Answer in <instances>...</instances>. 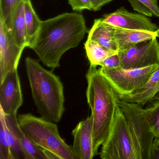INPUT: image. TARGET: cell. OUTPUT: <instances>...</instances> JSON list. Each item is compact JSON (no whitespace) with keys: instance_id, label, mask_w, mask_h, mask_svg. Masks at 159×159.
<instances>
[{"instance_id":"2e32d148","label":"cell","mask_w":159,"mask_h":159,"mask_svg":"<svg viewBox=\"0 0 159 159\" xmlns=\"http://www.w3.org/2000/svg\"><path fill=\"white\" fill-rule=\"evenodd\" d=\"M25 2L24 1L20 2L16 5L13 14L10 30L16 44L23 49L27 47Z\"/></svg>"},{"instance_id":"3957f363","label":"cell","mask_w":159,"mask_h":159,"mask_svg":"<svg viewBox=\"0 0 159 159\" xmlns=\"http://www.w3.org/2000/svg\"><path fill=\"white\" fill-rule=\"evenodd\" d=\"M25 62L37 111L47 120L59 122L65 111L64 86L60 78L32 57H27Z\"/></svg>"},{"instance_id":"ffe728a7","label":"cell","mask_w":159,"mask_h":159,"mask_svg":"<svg viewBox=\"0 0 159 159\" xmlns=\"http://www.w3.org/2000/svg\"><path fill=\"white\" fill-rule=\"evenodd\" d=\"M18 131L24 159H46L43 149L32 143L24 134L20 127H19Z\"/></svg>"},{"instance_id":"8992f818","label":"cell","mask_w":159,"mask_h":159,"mask_svg":"<svg viewBox=\"0 0 159 159\" xmlns=\"http://www.w3.org/2000/svg\"><path fill=\"white\" fill-rule=\"evenodd\" d=\"M100 157L102 159H139L129 126L120 107L109 134L102 145Z\"/></svg>"},{"instance_id":"4316f807","label":"cell","mask_w":159,"mask_h":159,"mask_svg":"<svg viewBox=\"0 0 159 159\" xmlns=\"http://www.w3.org/2000/svg\"><path fill=\"white\" fill-rule=\"evenodd\" d=\"M113 0H91L92 3V11H98L101 10L102 7Z\"/></svg>"},{"instance_id":"4fadbf2b","label":"cell","mask_w":159,"mask_h":159,"mask_svg":"<svg viewBox=\"0 0 159 159\" xmlns=\"http://www.w3.org/2000/svg\"><path fill=\"white\" fill-rule=\"evenodd\" d=\"M157 38V33L115 27L114 40L118 52L129 49L136 44Z\"/></svg>"},{"instance_id":"44dd1931","label":"cell","mask_w":159,"mask_h":159,"mask_svg":"<svg viewBox=\"0 0 159 159\" xmlns=\"http://www.w3.org/2000/svg\"><path fill=\"white\" fill-rule=\"evenodd\" d=\"M158 0H128L134 11L148 17L159 18Z\"/></svg>"},{"instance_id":"e0dca14e","label":"cell","mask_w":159,"mask_h":159,"mask_svg":"<svg viewBox=\"0 0 159 159\" xmlns=\"http://www.w3.org/2000/svg\"><path fill=\"white\" fill-rule=\"evenodd\" d=\"M7 136L13 159H24L16 114L6 115Z\"/></svg>"},{"instance_id":"9a60e30c","label":"cell","mask_w":159,"mask_h":159,"mask_svg":"<svg viewBox=\"0 0 159 159\" xmlns=\"http://www.w3.org/2000/svg\"><path fill=\"white\" fill-rule=\"evenodd\" d=\"M114 31L115 27L104 22L102 18L96 19L88 32L87 39L109 50L118 51L114 42Z\"/></svg>"},{"instance_id":"7c38bea8","label":"cell","mask_w":159,"mask_h":159,"mask_svg":"<svg viewBox=\"0 0 159 159\" xmlns=\"http://www.w3.org/2000/svg\"><path fill=\"white\" fill-rule=\"evenodd\" d=\"M72 151L77 159H92L96 156L93 145V123L92 116L81 121L72 130Z\"/></svg>"},{"instance_id":"83f0119b","label":"cell","mask_w":159,"mask_h":159,"mask_svg":"<svg viewBox=\"0 0 159 159\" xmlns=\"http://www.w3.org/2000/svg\"><path fill=\"white\" fill-rule=\"evenodd\" d=\"M151 159H159V148L153 146L151 154Z\"/></svg>"},{"instance_id":"f546056e","label":"cell","mask_w":159,"mask_h":159,"mask_svg":"<svg viewBox=\"0 0 159 159\" xmlns=\"http://www.w3.org/2000/svg\"><path fill=\"white\" fill-rule=\"evenodd\" d=\"M157 37H158V38H159V29H158V30H157Z\"/></svg>"},{"instance_id":"603a6c76","label":"cell","mask_w":159,"mask_h":159,"mask_svg":"<svg viewBox=\"0 0 159 159\" xmlns=\"http://www.w3.org/2000/svg\"><path fill=\"white\" fill-rule=\"evenodd\" d=\"M6 115L0 108V159H13L7 136Z\"/></svg>"},{"instance_id":"7402d4cb","label":"cell","mask_w":159,"mask_h":159,"mask_svg":"<svg viewBox=\"0 0 159 159\" xmlns=\"http://www.w3.org/2000/svg\"><path fill=\"white\" fill-rule=\"evenodd\" d=\"M155 138L159 137V93L144 107Z\"/></svg>"},{"instance_id":"277c9868","label":"cell","mask_w":159,"mask_h":159,"mask_svg":"<svg viewBox=\"0 0 159 159\" xmlns=\"http://www.w3.org/2000/svg\"><path fill=\"white\" fill-rule=\"evenodd\" d=\"M17 121L23 133L35 145L52 152L59 159H77L72 147L60 136L56 123L31 113L19 114Z\"/></svg>"},{"instance_id":"8fae6325","label":"cell","mask_w":159,"mask_h":159,"mask_svg":"<svg viewBox=\"0 0 159 159\" xmlns=\"http://www.w3.org/2000/svg\"><path fill=\"white\" fill-rule=\"evenodd\" d=\"M23 97L17 70L10 71L0 82V108L6 115L16 114Z\"/></svg>"},{"instance_id":"9c48e42d","label":"cell","mask_w":159,"mask_h":159,"mask_svg":"<svg viewBox=\"0 0 159 159\" xmlns=\"http://www.w3.org/2000/svg\"><path fill=\"white\" fill-rule=\"evenodd\" d=\"M24 50L16 44L11 32L0 18V82L10 71L17 70Z\"/></svg>"},{"instance_id":"f1b7e54d","label":"cell","mask_w":159,"mask_h":159,"mask_svg":"<svg viewBox=\"0 0 159 159\" xmlns=\"http://www.w3.org/2000/svg\"><path fill=\"white\" fill-rule=\"evenodd\" d=\"M153 146L159 148V137L155 138L153 141Z\"/></svg>"},{"instance_id":"d4e9b609","label":"cell","mask_w":159,"mask_h":159,"mask_svg":"<svg viewBox=\"0 0 159 159\" xmlns=\"http://www.w3.org/2000/svg\"><path fill=\"white\" fill-rule=\"evenodd\" d=\"M72 10L77 12H80L84 10L92 11L91 0H68Z\"/></svg>"},{"instance_id":"7a4b0ae2","label":"cell","mask_w":159,"mask_h":159,"mask_svg":"<svg viewBox=\"0 0 159 159\" xmlns=\"http://www.w3.org/2000/svg\"><path fill=\"white\" fill-rule=\"evenodd\" d=\"M97 66L90 65L86 74V98L93 118V145L95 155L109 134L120 100L112 85Z\"/></svg>"},{"instance_id":"52a82bcc","label":"cell","mask_w":159,"mask_h":159,"mask_svg":"<svg viewBox=\"0 0 159 159\" xmlns=\"http://www.w3.org/2000/svg\"><path fill=\"white\" fill-rule=\"evenodd\" d=\"M159 65L140 68H107L101 67L100 73L108 80L119 98L129 95L142 88L148 82Z\"/></svg>"},{"instance_id":"484cf974","label":"cell","mask_w":159,"mask_h":159,"mask_svg":"<svg viewBox=\"0 0 159 159\" xmlns=\"http://www.w3.org/2000/svg\"><path fill=\"white\" fill-rule=\"evenodd\" d=\"M99 66L102 67L107 68H113L121 67L120 60L118 55V53L105 59L102 63H101Z\"/></svg>"},{"instance_id":"d6986e66","label":"cell","mask_w":159,"mask_h":159,"mask_svg":"<svg viewBox=\"0 0 159 159\" xmlns=\"http://www.w3.org/2000/svg\"><path fill=\"white\" fill-rule=\"evenodd\" d=\"M84 45L90 65L99 66L105 59L118 53V51L109 50L96 42L88 39Z\"/></svg>"},{"instance_id":"5bb4252c","label":"cell","mask_w":159,"mask_h":159,"mask_svg":"<svg viewBox=\"0 0 159 159\" xmlns=\"http://www.w3.org/2000/svg\"><path fill=\"white\" fill-rule=\"evenodd\" d=\"M159 93V66L142 88L131 94L120 98V99L130 103H137L144 107Z\"/></svg>"},{"instance_id":"30bf717a","label":"cell","mask_w":159,"mask_h":159,"mask_svg":"<svg viewBox=\"0 0 159 159\" xmlns=\"http://www.w3.org/2000/svg\"><path fill=\"white\" fill-rule=\"evenodd\" d=\"M102 19L114 27L123 29L156 32L159 28L148 16L131 12L123 7L111 13L104 15Z\"/></svg>"},{"instance_id":"ba28073f","label":"cell","mask_w":159,"mask_h":159,"mask_svg":"<svg viewBox=\"0 0 159 159\" xmlns=\"http://www.w3.org/2000/svg\"><path fill=\"white\" fill-rule=\"evenodd\" d=\"M124 68H140L159 65V43L157 38L118 52Z\"/></svg>"},{"instance_id":"ac0fdd59","label":"cell","mask_w":159,"mask_h":159,"mask_svg":"<svg viewBox=\"0 0 159 159\" xmlns=\"http://www.w3.org/2000/svg\"><path fill=\"white\" fill-rule=\"evenodd\" d=\"M25 17L26 27L27 47L30 48L39 30L42 22L35 12L30 0L25 2Z\"/></svg>"},{"instance_id":"5b68a950","label":"cell","mask_w":159,"mask_h":159,"mask_svg":"<svg viewBox=\"0 0 159 159\" xmlns=\"http://www.w3.org/2000/svg\"><path fill=\"white\" fill-rule=\"evenodd\" d=\"M119 106L129 126L139 159H151L155 137L146 109L139 104L120 99Z\"/></svg>"},{"instance_id":"cb8c5ba5","label":"cell","mask_w":159,"mask_h":159,"mask_svg":"<svg viewBox=\"0 0 159 159\" xmlns=\"http://www.w3.org/2000/svg\"><path fill=\"white\" fill-rule=\"evenodd\" d=\"M30 0H0V18L2 19L9 31L11 30L14 11L20 2Z\"/></svg>"},{"instance_id":"6da1fadb","label":"cell","mask_w":159,"mask_h":159,"mask_svg":"<svg viewBox=\"0 0 159 159\" xmlns=\"http://www.w3.org/2000/svg\"><path fill=\"white\" fill-rule=\"evenodd\" d=\"M87 32L82 14L65 13L42 21L30 48L35 52L43 65L53 70L60 66L62 56L77 47Z\"/></svg>"}]
</instances>
